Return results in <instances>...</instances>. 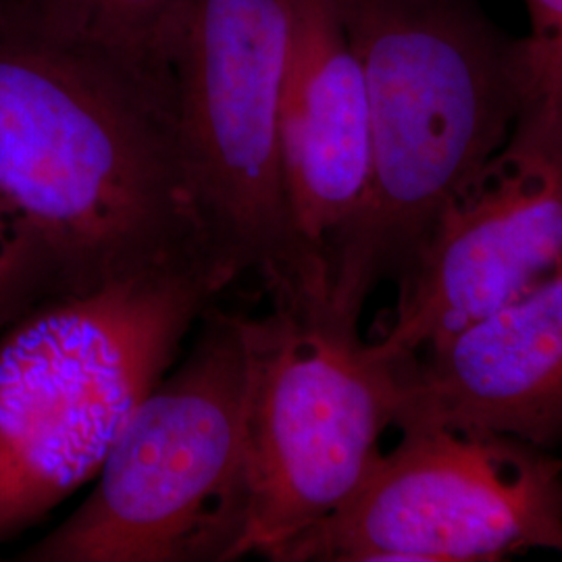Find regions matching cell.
I'll list each match as a JSON object with an SVG mask.
<instances>
[{
	"label": "cell",
	"instance_id": "277c9868",
	"mask_svg": "<svg viewBox=\"0 0 562 562\" xmlns=\"http://www.w3.org/2000/svg\"><path fill=\"white\" fill-rule=\"evenodd\" d=\"M246 392L244 313L211 304L188 357L123 423L97 487L21 559H241L248 529Z\"/></svg>",
	"mask_w": 562,
	"mask_h": 562
},
{
	"label": "cell",
	"instance_id": "4fadbf2b",
	"mask_svg": "<svg viewBox=\"0 0 562 562\" xmlns=\"http://www.w3.org/2000/svg\"><path fill=\"white\" fill-rule=\"evenodd\" d=\"M527 32L515 41V71L521 104L562 111V0H522Z\"/></svg>",
	"mask_w": 562,
	"mask_h": 562
},
{
	"label": "cell",
	"instance_id": "9c48e42d",
	"mask_svg": "<svg viewBox=\"0 0 562 562\" xmlns=\"http://www.w3.org/2000/svg\"><path fill=\"white\" fill-rule=\"evenodd\" d=\"M394 427L562 442V273L401 362Z\"/></svg>",
	"mask_w": 562,
	"mask_h": 562
},
{
	"label": "cell",
	"instance_id": "3957f363",
	"mask_svg": "<svg viewBox=\"0 0 562 562\" xmlns=\"http://www.w3.org/2000/svg\"><path fill=\"white\" fill-rule=\"evenodd\" d=\"M220 294L167 269L42 301L0 336V543L101 471Z\"/></svg>",
	"mask_w": 562,
	"mask_h": 562
},
{
	"label": "cell",
	"instance_id": "6da1fadb",
	"mask_svg": "<svg viewBox=\"0 0 562 562\" xmlns=\"http://www.w3.org/2000/svg\"><path fill=\"white\" fill-rule=\"evenodd\" d=\"M0 194L50 250L63 294L206 276L176 97L2 7Z\"/></svg>",
	"mask_w": 562,
	"mask_h": 562
},
{
	"label": "cell",
	"instance_id": "8fae6325",
	"mask_svg": "<svg viewBox=\"0 0 562 562\" xmlns=\"http://www.w3.org/2000/svg\"><path fill=\"white\" fill-rule=\"evenodd\" d=\"M183 2L0 0V7L44 34L92 48L173 94V55Z\"/></svg>",
	"mask_w": 562,
	"mask_h": 562
},
{
	"label": "cell",
	"instance_id": "30bf717a",
	"mask_svg": "<svg viewBox=\"0 0 562 562\" xmlns=\"http://www.w3.org/2000/svg\"><path fill=\"white\" fill-rule=\"evenodd\" d=\"M280 146L294 232L327 283V252L355 220L371 167L367 80L336 0H288Z\"/></svg>",
	"mask_w": 562,
	"mask_h": 562
},
{
	"label": "cell",
	"instance_id": "8992f818",
	"mask_svg": "<svg viewBox=\"0 0 562 562\" xmlns=\"http://www.w3.org/2000/svg\"><path fill=\"white\" fill-rule=\"evenodd\" d=\"M327 301L271 299L248 348L244 557L281 554L359 490L394 427L401 361Z\"/></svg>",
	"mask_w": 562,
	"mask_h": 562
},
{
	"label": "cell",
	"instance_id": "5b68a950",
	"mask_svg": "<svg viewBox=\"0 0 562 562\" xmlns=\"http://www.w3.org/2000/svg\"><path fill=\"white\" fill-rule=\"evenodd\" d=\"M288 0H186L173 55L181 159L206 276L269 296H327L285 194L280 97Z\"/></svg>",
	"mask_w": 562,
	"mask_h": 562
},
{
	"label": "cell",
	"instance_id": "52a82bcc",
	"mask_svg": "<svg viewBox=\"0 0 562 562\" xmlns=\"http://www.w3.org/2000/svg\"><path fill=\"white\" fill-rule=\"evenodd\" d=\"M331 517L280 562H496L562 557V459L515 438L402 427Z\"/></svg>",
	"mask_w": 562,
	"mask_h": 562
},
{
	"label": "cell",
	"instance_id": "ba28073f",
	"mask_svg": "<svg viewBox=\"0 0 562 562\" xmlns=\"http://www.w3.org/2000/svg\"><path fill=\"white\" fill-rule=\"evenodd\" d=\"M562 273V111L525 102L498 153L443 211L375 341L408 361Z\"/></svg>",
	"mask_w": 562,
	"mask_h": 562
},
{
	"label": "cell",
	"instance_id": "7c38bea8",
	"mask_svg": "<svg viewBox=\"0 0 562 562\" xmlns=\"http://www.w3.org/2000/svg\"><path fill=\"white\" fill-rule=\"evenodd\" d=\"M59 294V269L50 250L0 194V327Z\"/></svg>",
	"mask_w": 562,
	"mask_h": 562
},
{
	"label": "cell",
	"instance_id": "7a4b0ae2",
	"mask_svg": "<svg viewBox=\"0 0 562 562\" xmlns=\"http://www.w3.org/2000/svg\"><path fill=\"white\" fill-rule=\"evenodd\" d=\"M361 59L371 167L355 220L325 259L329 306L361 323L401 283L443 211L508 138L521 109L515 41L480 0H336Z\"/></svg>",
	"mask_w": 562,
	"mask_h": 562
}]
</instances>
